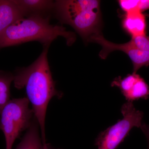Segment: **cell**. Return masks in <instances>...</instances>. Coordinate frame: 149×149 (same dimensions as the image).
<instances>
[{
  "mask_svg": "<svg viewBox=\"0 0 149 149\" xmlns=\"http://www.w3.org/2000/svg\"><path fill=\"white\" fill-rule=\"evenodd\" d=\"M129 42L140 49L149 51V36L145 35L133 37Z\"/></svg>",
  "mask_w": 149,
  "mask_h": 149,
  "instance_id": "obj_13",
  "label": "cell"
},
{
  "mask_svg": "<svg viewBox=\"0 0 149 149\" xmlns=\"http://www.w3.org/2000/svg\"><path fill=\"white\" fill-rule=\"evenodd\" d=\"M140 128L146 136L148 141V149H149V125H147L146 123H143Z\"/></svg>",
  "mask_w": 149,
  "mask_h": 149,
  "instance_id": "obj_15",
  "label": "cell"
},
{
  "mask_svg": "<svg viewBox=\"0 0 149 149\" xmlns=\"http://www.w3.org/2000/svg\"><path fill=\"white\" fill-rule=\"evenodd\" d=\"M121 112L123 118L101 132L97 137L95 145L98 149H116L129 135L132 128H141L143 113L136 109L132 102L123 104Z\"/></svg>",
  "mask_w": 149,
  "mask_h": 149,
  "instance_id": "obj_5",
  "label": "cell"
},
{
  "mask_svg": "<svg viewBox=\"0 0 149 149\" xmlns=\"http://www.w3.org/2000/svg\"><path fill=\"white\" fill-rule=\"evenodd\" d=\"M60 36L64 37L68 46L76 41L74 32L67 31L62 26L51 24L47 17L37 15L23 17L14 22L0 36V48L31 41L49 46Z\"/></svg>",
  "mask_w": 149,
  "mask_h": 149,
  "instance_id": "obj_2",
  "label": "cell"
},
{
  "mask_svg": "<svg viewBox=\"0 0 149 149\" xmlns=\"http://www.w3.org/2000/svg\"><path fill=\"white\" fill-rule=\"evenodd\" d=\"M118 3L121 8L126 13L136 10L141 11L140 8L141 1L121 0L118 1Z\"/></svg>",
  "mask_w": 149,
  "mask_h": 149,
  "instance_id": "obj_14",
  "label": "cell"
},
{
  "mask_svg": "<svg viewBox=\"0 0 149 149\" xmlns=\"http://www.w3.org/2000/svg\"><path fill=\"white\" fill-rule=\"evenodd\" d=\"M38 126L39 124L35 118L20 143L15 149H52L40 138Z\"/></svg>",
  "mask_w": 149,
  "mask_h": 149,
  "instance_id": "obj_10",
  "label": "cell"
},
{
  "mask_svg": "<svg viewBox=\"0 0 149 149\" xmlns=\"http://www.w3.org/2000/svg\"><path fill=\"white\" fill-rule=\"evenodd\" d=\"M116 86L128 102H133L140 99L148 98L149 87L143 78L136 73L127 75L124 78H118Z\"/></svg>",
  "mask_w": 149,
  "mask_h": 149,
  "instance_id": "obj_7",
  "label": "cell"
},
{
  "mask_svg": "<svg viewBox=\"0 0 149 149\" xmlns=\"http://www.w3.org/2000/svg\"><path fill=\"white\" fill-rule=\"evenodd\" d=\"M0 110H1V109H0Z\"/></svg>",
  "mask_w": 149,
  "mask_h": 149,
  "instance_id": "obj_17",
  "label": "cell"
},
{
  "mask_svg": "<svg viewBox=\"0 0 149 149\" xmlns=\"http://www.w3.org/2000/svg\"><path fill=\"white\" fill-rule=\"evenodd\" d=\"M14 75L0 70V109L7 103L10 98V86ZM0 110V111H1Z\"/></svg>",
  "mask_w": 149,
  "mask_h": 149,
  "instance_id": "obj_12",
  "label": "cell"
},
{
  "mask_svg": "<svg viewBox=\"0 0 149 149\" xmlns=\"http://www.w3.org/2000/svg\"><path fill=\"white\" fill-rule=\"evenodd\" d=\"M23 17L15 0H0V36L14 22Z\"/></svg>",
  "mask_w": 149,
  "mask_h": 149,
  "instance_id": "obj_8",
  "label": "cell"
},
{
  "mask_svg": "<svg viewBox=\"0 0 149 149\" xmlns=\"http://www.w3.org/2000/svg\"><path fill=\"white\" fill-rule=\"evenodd\" d=\"M49 47L45 46L38 58L29 66L19 69L14 75L13 79L17 89L25 88L44 143H46L45 125L48 104L54 97L60 98L63 95L56 89L52 76L47 58Z\"/></svg>",
  "mask_w": 149,
  "mask_h": 149,
  "instance_id": "obj_1",
  "label": "cell"
},
{
  "mask_svg": "<svg viewBox=\"0 0 149 149\" xmlns=\"http://www.w3.org/2000/svg\"><path fill=\"white\" fill-rule=\"evenodd\" d=\"M140 9L141 12H143V11L149 9V0L141 1L140 4Z\"/></svg>",
  "mask_w": 149,
  "mask_h": 149,
  "instance_id": "obj_16",
  "label": "cell"
},
{
  "mask_svg": "<svg viewBox=\"0 0 149 149\" xmlns=\"http://www.w3.org/2000/svg\"><path fill=\"white\" fill-rule=\"evenodd\" d=\"M24 16H42V13L54 8L55 2L50 0H15Z\"/></svg>",
  "mask_w": 149,
  "mask_h": 149,
  "instance_id": "obj_11",
  "label": "cell"
},
{
  "mask_svg": "<svg viewBox=\"0 0 149 149\" xmlns=\"http://www.w3.org/2000/svg\"><path fill=\"white\" fill-rule=\"evenodd\" d=\"M100 1L97 0H60L55 2L59 19L69 24L88 42L93 35L100 33Z\"/></svg>",
  "mask_w": 149,
  "mask_h": 149,
  "instance_id": "obj_3",
  "label": "cell"
},
{
  "mask_svg": "<svg viewBox=\"0 0 149 149\" xmlns=\"http://www.w3.org/2000/svg\"><path fill=\"white\" fill-rule=\"evenodd\" d=\"M88 42L97 43L102 46L99 56L103 59L106 58L110 53L115 51L125 53L133 63V73H136L142 67L149 65V51L140 49L129 42L124 44H115L108 41L101 33H99L91 36Z\"/></svg>",
  "mask_w": 149,
  "mask_h": 149,
  "instance_id": "obj_6",
  "label": "cell"
},
{
  "mask_svg": "<svg viewBox=\"0 0 149 149\" xmlns=\"http://www.w3.org/2000/svg\"><path fill=\"white\" fill-rule=\"evenodd\" d=\"M123 29L132 38L146 35V17L140 10L125 14L123 19Z\"/></svg>",
  "mask_w": 149,
  "mask_h": 149,
  "instance_id": "obj_9",
  "label": "cell"
},
{
  "mask_svg": "<svg viewBox=\"0 0 149 149\" xmlns=\"http://www.w3.org/2000/svg\"><path fill=\"white\" fill-rule=\"evenodd\" d=\"M27 97L10 100L0 111V129L5 138L6 149H12L22 131L32 124L34 116Z\"/></svg>",
  "mask_w": 149,
  "mask_h": 149,
  "instance_id": "obj_4",
  "label": "cell"
}]
</instances>
